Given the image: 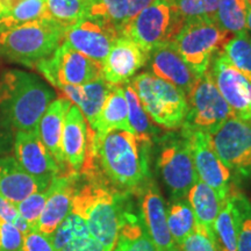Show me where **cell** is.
<instances>
[{"label":"cell","mask_w":251,"mask_h":251,"mask_svg":"<svg viewBox=\"0 0 251 251\" xmlns=\"http://www.w3.org/2000/svg\"><path fill=\"white\" fill-rule=\"evenodd\" d=\"M152 144L129 130L114 129L98 136L89 128V148L100 171L115 190L139 194L151 179L150 150Z\"/></svg>","instance_id":"cell-1"},{"label":"cell","mask_w":251,"mask_h":251,"mask_svg":"<svg viewBox=\"0 0 251 251\" xmlns=\"http://www.w3.org/2000/svg\"><path fill=\"white\" fill-rule=\"evenodd\" d=\"M71 212L85 221L90 234L105 251H113L117 243L120 215L128 194L115 190L100 171L96 159L87 156L79 172Z\"/></svg>","instance_id":"cell-2"},{"label":"cell","mask_w":251,"mask_h":251,"mask_svg":"<svg viewBox=\"0 0 251 251\" xmlns=\"http://www.w3.org/2000/svg\"><path fill=\"white\" fill-rule=\"evenodd\" d=\"M55 100V92L40 77L29 72L5 71L0 77V130L37 131V126Z\"/></svg>","instance_id":"cell-3"},{"label":"cell","mask_w":251,"mask_h":251,"mask_svg":"<svg viewBox=\"0 0 251 251\" xmlns=\"http://www.w3.org/2000/svg\"><path fill=\"white\" fill-rule=\"evenodd\" d=\"M65 28L48 18L0 27V57L27 68L48 58L64 41Z\"/></svg>","instance_id":"cell-4"},{"label":"cell","mask_w":251,"mask_h":251,"mask_svg":"<svg viewBox=\"0 0 251 251\" xmlns=\"http://www.w3.org/2000/svg\"><path fill=\"white\" fill-rule=\"evenodd\" d=\"M128 83L150 120L168 130L183 127L187 112V98L183 91L148 72L136 75Z\"/></svg>","instance_id":"cell-5"},{"label":"cell","mask_w":251,"mask_h":251,"mask_svg":"<svg viewBox=\"0 0 251 251\" xmlns=\"http://www.w3.org/2000/svg\"><path fill=\"white\" fill-rule=\"evenodd\" d=\"M231 35L216 19H187L172 42L191 70L200 77L208 70L212 58L221 51Z\"/></svg>","instance_id":"cell-6"},{"label":"cell","mask_w":251,"mask_h":251,"mask_svg":"<svg viewBox=\"0 0 251 251\" xmlns=\"http://www.w3.org/2000/svg\"><path fill=\"white\" fill-rule=\"evenodd\" d=\"M185 24V18L171 0H155L126 25L120 35L134 41L143 51L172 42Z\"/></svg>","instance_id":"cell-7"},{"label":"cell","mask_w":251,"mask_h":251,"mask_svg":"<svg viewBox=\"0 0 251 251\" xmlns=\"http://www.w3.org/2000/svg\"><path fill=\"white\" fill-rule=\"evenodd\" d=\"M157 141L156 166L171 193L172 200L186 198L190 188L198 180L196 166L187 137L170 131L161 135Z\"/></svg>","instance_id":"cell-8"},{"label":"cell","mask_w":251,"mask_h":251,"mask_svg":"<svg viewBox=\"0 0 251 251\" xmlns=\"http://www.w3.org/2000/svg\"><path fill=\"white\" fill-rule=\"evenodd\" d=\"M186 98L187 112L181 130L203 131L212 135L226 121L235 118L209 70L198 77Z\"/></svg>","instance_id":"cell-9"},{"label":"cell","mask_w":251,"mask_h":251,"mask_svg":"<svg viewBox=\"0 0 251 251\" xmlns=\"http://www.w3.org/2000/svg\"><path fill=\"white\" fill-rule=\"evenodd\" d=\"M219 158L235 183L251 180V121L231 118L211 135Z\"/></svg>","instance_id":"cell-10"},{"label":"cell","mask_w":251,"mask_h":251,"mask_svg":"<svg viewBox=\"0 0 251 251\" xmlns=\"http://www.w3.org/2000/svg\"><path fill=\"white\" fill-rule=\"evenodd\" d=\"M37 71L52 86L84 85L101 77V65L71 48L65 41L48 58L35 65Z\"/></svg>","instance_id":"cell-11"},{"label":"cell","mask_w":251,"mask_h":251,"mask_svg":"<svg viewBox=\"0 0 251 251\" xmlns=\"http://www.w3.org/2000/svg\"><path fill=\"white\" fill-rule=\"evenodd\" d=\"M119 36L120 31L108 18L90 13L65 29L64 41L71 48L101 65Z\"/></svg>","instance_id":"cell-12"},{"label":"cell","mask_w":251,"mask_h":251,"mask_svg":"<svg viewBox=\"0 0 251 251\" xmlns=\"http://www.w3.org/2000/svg\"><path fill=\"white\" fill-rule=\"evenodd\" d=\"M180 131L190 143L198 178L211 186L218 193L221 202H224L230 196L235 184L231 172L215 151L211 135L203 131Z\"/></svg>","instance_id":"cell-13"},{"label":"cell","mask_w":251,"mask_h":251,"mask_svg":"<svg viewBox=\"0 0 251 251\" xmlns=\"http://www.w3.org/2000/svg\"><path fill=\"white\" fill-rule=\"evenodd\" d=\"M213 79L235 117L251 121V81L219 51L209 65Z\"/></svg>","instance_id":"cell-14"},{"label":"cell","mask_w":251,"mask_h":251,"mask_svg":"<svg viewBox=\"0 0 251 251\" xmlns=\"http://www.w3.org/2000/svg\"><path fill=\"white\" fill-rule=\"evenodd\" d=\"M14 158L21 168L40 184L43 191L63 172L41 141L37 131H17L14 136Z\"/></svg>","instance_id":"cell-15"},{"label":"cell","mask_w":251,"mask_h":251,"mask_svg":"<svg viewBox=\"0 0 251 251\" xmlns=\"http://www.w3.org/2000/svg\"><path fill=\"white\" fill-rule=\"evenodd\" d=\"M140 216L157 251H180L175 243L166 219V206L155 180L150 179L137 194Z\"/></svg>","instance_id":"cell-16"},{"label":"cell","mask_w":251,"mask_h":251,"mask_svg":"<svg viewBox=\"0 0 251 251\" xmlns=\"http://www.w3.org/2000/svg\"><path fill=\"white\" fill-rule=\"evenodd\" d=\"M78 179L79 174L68 170L58 174L51 180L37 230L47 236H52L63 220L71 212L72 199L76 192Z\"/></svg>","instance_id":"cell-17"},{"label":"cell","mask_w":251,"mask_h":251,"mask_svg":"<svg viewBox=\"0 0 251 251\" xmlns=\"http://www.w3.org/2000/svg\"><path fill=\"white\" fill-rule=\"evenodd\" d=\"M147 62L148 52L127 36L120 35L101 64L102 77L112 85H124L136 76L140 69L146 67Z\"/></svg>","instance_id":"cell-18"},{"label":"cell","mask_w":251,"mask_h":251,"mask_svg":"<svg viewBox=\"0 0 251 251\" xmlns=\"http://www.w3.org/2000/svg\"><path fill=\"white\" fill-rule=\"evenodd\" d=\"M146 68V72L171 83L183 91L186 97L198 79V76L185 63L174 42L164 43L150 50Z\"/></svg>","instance_id":"cell-19"},{"label":"cell","mask_w":251,"mask_h":251,"mask_svg":"<svg viewBox=\"0 0 251 251\" xmlns=\"http://www.w3.org/2000/svg\"><path fill=\"white\" fill-rule=\"evenodd\" d=\"M89 148V125L76 105H71L64 121L62 149L69 170L79 174Z\"/></svg>","instance_id":"cell-20"},{"label":"cell","mask_w":251,"mask_h":251,"mask_svg":"<svg viewBox=\"0 0 251 251\" xmlns=\"http://www.w3.org/2000/svg\"><path fill=\"white\" fill-rule=\"evenodd\" d=\"M113 87L114 85L106 81L101 76L84 85H64L58 90L80 109L89 128L93 130Z\"/></svg>","instance_id":"cell-21"},{"label":"cell","mask_w":251,"mask_h":251,"mask_svg":"<svg viewBox=\"0 0 251 251\" xmlns=\"http://www.w3.org/2000/svg\"><path fill=\"white\" fill-rule=\"evenodd\" d=\"M71 101L67 97H59L55 99L47 108L37 126V133L42 143L51 153L61 170L68 171L65 165L64 155L62 149V136L64 121L69 108L71 107Z\"/></svg>","instance_id":"cell-22"},{"label":"cell","mask_w":251,"mask_h":251,"mask_svg":"<svg viewBox=\"0 0 251 251\" xmlns=\"http://www.w3.org/2000/svg\"><path fill=\"white\" fill-rule=\"evenodd\" d=\"M39 191H43L40 184L21 168L14 157H0V196L17 206Z\"/></svg>","instance_id":"cell-23"},{"label":"cell","mask_w":251,"mask_h":251,"mask_svg":"<svg viewBox=\"0 0 251 251\" xmlns=\"http://www.w3.org/2000/svg\"><path fill=\"white\" fill-rule=\"evenodd\" d=\"M56 251H105L83 219L70 212L51 236Z\"/></svg>","instance_id":"cell-24"},{"label":"cell","mask_w":251,"mask_h":251,"mask_svg":"<svg viewBox=\"0 0 251 251\" xmlns=\"http://www.w3.org/2000/svg\"><path fill=\"white\" fill-rule=\"evenodd\" d=\"M113 251H157L141 216L134 213L128 202L120 215L117 243Z\"/></svg>","instance_id":"cell-25"},{"label":"cell","mask_w":251,"mask_h":251,"mask_svg":"<svg viewBox=\"0 0 251 251\" xmlns=\"http://www.w3.org/2000/svg\"><path fill=\"white\" fill-rule=\"evenodd\" d=\"M186 197L196 218L197 226L205 229L214 238V224L222 203L218 193L198 178Z\"/></svg>","instance_id":"cell-26"},{"label":"cell","mask_w":251,"mask_h":251,"mask_svg":"<svg viewBox=\"0 0 251 251\" xmlns=\"http://www.w3.org/2000/svg\"><path fill=\"white\" fill-rule=\"evenodd\" d=\"M114 129L131 131L129 122H128L127 100H126L125 89L122 85H114L113 87L92 131L98 136H101Z\"/></svg>","instance_id":"cell-27"},{"label":"cell","mask_w":251,"mask_h":251,"mask_svg":"<svg viewBox=\"0 0 251 251\" xmlns=\"http://www.w3.org/2000/svg\"><path fill=\"white\" fill-rule=\"evenodd\" d=\"M122 86L125 89V96L127 100L128 122H129L131 131L141 140L153 144V141L159 137V130L151 124L149 115L144 111L139 97L130 84L126 83Z\"/></svg>","instance_id":"cell-28"},{"label":"cell","mask_w":251,"mask_h":251,"mask_svg":"<svg viewBox=\"0 0 251 251\" xmlns=\"http://www.w3.org/2000/svg\"><path fill=\"white\" fill-rule=\"evenodd\" d=\"M166 219L171 236L180 249L185 238L193 233L197 226L193 211L186 198L172 200L171 205L166 208Z\"/></svg>","instance_id":"cell-29"},{"label":"cell","mask_w":251,"mask_h":251,"mask_svg":"<svg viewBox=\"0 0 251 251\" xmlns=\"http://www.w3.org/2000/svg\"><path fill=\"white\" fill-rule=\"evenodd\" d=\"M94 1L96 0H47L45 18L68 28L89 14Z\"/></svg>","instance_id":"cell-30"},{"label":"cell","mask_w":251,"mask_h":251,"mask_svg":"<svg viewBox=\"0 0 251 251\" xmlns=\"http://www.w3.org/2000/svg\"><path fill=\"white\" fill-rule=\"evenodd\" d=\"M214 238L218 251H237L236 222L230 196L221 203L214 224Z\"/></svg>","instance_id":"cell-31"},{"label":"cell","mask_w":251,"mask_h":251,"mask_svg":"<svg viewBox=\"0 0 251 251\" xmlns=\"http://www.w3.org/2000/svg\"><path fill=\"white\" fill-rule=\"evenodd\" d=\"M237 233V251H251V201L234 185L230 192Z\"/></svg>","instance_id":"cell-32"},{"label":"cell","mask_w":251,"mask_h":251,"mask_svg":"<svg viewBox=\"0 0 251 251\" xmlns=\"http://www.w3.org/2000/svg\"><path fill=\"white\" fill-rule=\"evenodd\" d=\"M216 21L233 35L247 33V6L244 0H219Z\"/></svg>","instance_id":"cell-33"},{"label":"cell","mask_w":251,"mask_h":251,"mask_svg":"<svg viewBox=\"0 0 251 251\" xmlns=\"http://www.w3.org/2000/svg\"><path fill=\"white\" fill-rule=\"evenodd\" d=\"M229 62L251 81V36L249 33L234 35L222 48Z\"/></svg>","instance_id":"cell-34"},{"label":"cell","mask_w":251,"mask_h":251,"mask_svg":"<svg viewBox=\"0 0 251 251\" xmlns=\"http://www.w3.org/2000/svg\"><path fill=\"white\" fill-rule=\"evenodd\" d=\"M46 6L47 0H18L14 7L0 20V27H13L43 18Z\"/></svg>","instance_id":"cell-35"},{"label":"cell","mask_w":251,"mask_h":251,"mask_svg":"<svg viewBox=\"0 0 251 251\" xmlns=\"http://www.w3.org/2000/svg\"><path fill=\"white\" fill-rule=\"evenodd\" d=\"M47 197H48V188L30 194L29 197H27L26 199H24L15 206L19 214L27 222L30 230H37V226H39L43 208H45Z\"/></svg>","instance_id":"cell-36"},{"label":"cell","mask_w":251,"mask_h":251,"mask_svg":"<svg viewBox=\"0 0 251 251\" xmlns=\"http://www.w3.org/2000/svg\"><path fill=\"white\" fill-rule=\"evenodd\" d=\"M181 15L187 19H216L219 0H174Z\"/></svg>","instance_id":"cell-37"},{"label":"cell","mask_w":251,"mask_h":251,"mask_svg":"<svg viewBox=\"0 0 251 251\" xmlns=\"http://www.w3.org/2000/svg\"><path fill=\"white\" fill-rule=\"evenodd\" d=\"M102 13L107 17L112 24L121 31L129 23V6L128 0H98Z\"/></svg>","instance_id":"cell-38"},{"label":"cell","mask_w":251,"mask_h":251,"mask_svg":"<svg viewBox=\"0 0 251 251\" xmlns=\"http://www.w3.org/2000/svg\"><path fill=\"white\" fill-rule=\"evenodd\" d=\"M180 251H218L215 247V240L205 229L196 226L194 231L185 238L180 246Z\"/></svg>","instance_id":"cell-39"},{"label":"cell","mask_w":251,"mask_h":251,"mask_svg":"<svg viewBox=\"0 0 251 251\" xmlns=\"http://www.w3.org/2000/svg\"><path fill=\"white\" fill-rule=\"evenodd\" d=\"M24 235L14 225L2 222L0 225V251H23Z\"/></svg>","instance_id":"cell-40"},{"label":"cell","mask_w":251,"mask_h":251,"mask_svg":"<svg viewBox=\"0 0 251 251\" xmlns=\"http://www.w3.org/2000/svg\"><path fill=\"white\" fill-rule=\"evenodd\" d=\"M23 251H56L51 237L40 230H29L24 235Z\"/></svg>","instance_id":"cell-41"},{"label":"cell","mask_w":251,"mask_h":251,"mask_svg":"<svg viewBox=\"0 0 251 251\" xmlns=\"http://www.w3.org/2000/svg\"><path fill=\"white\" fill-rule=\"evenodd\" d=\"M0 219L4 220V221L8 222V224L14 225L19 230L23 231L24 234L28 233L30 230L29 227H28L27 222L21 218L20 214H19L17 207H15L13 203H11L5 198L0 196Z\"/></svg>","instance_id":"cell-42"},{"label":"cell","mask_w":251,"mask_h":251,"mask_svg":"<svg viewBox=\"0 0 251 251\" xmlns=\"http://www.w3.org/2000/svg\"><path fill=\"white\" fill-rule=\"evenodd\" d=\"M155 0H128V6H129V20L133 19L137 13H140L142 9L149 6Z\"/></svg>","instance_id":"cell-43"},{"label":"cell","mask_w":251,"mask_h":251,"mask_svg":"<svg viewBox=\"0 0 251 251\" xmlns=\"http://www.w3.org/2000/svg\"><path fill=\"white\" fill-rule=\"evenodd\" d=\"M247 6V28L251 31V0H244Z\"/></svg>","instance_id":"cell-44"},{"label":"cell","mask_w":251,"mask_h":251,"mask_svg":"<svg viewBox=\"0 0 251 251\" xmlns=\"http://www.w3.org/2000/svg\"><path fill=\"white\" fill-rule=\"evenodd\" d=\"M2 18V9H1V6H0V20H1Z\"/></svg>","instance_id":"cell-45"},{"label":"cell","mask_w":251,"mask_h":251,"mask_svg":"<svg viewBox=\"0 0 251 251\" xmlns=\"http://www.w3.org/2000/svg\"><path fill=\"white\" fill-rule=\"evenodd\" d=\"M171 1H174V0H171Z\"/></svg>","instance_id":"cell-46"}]
</instances>
